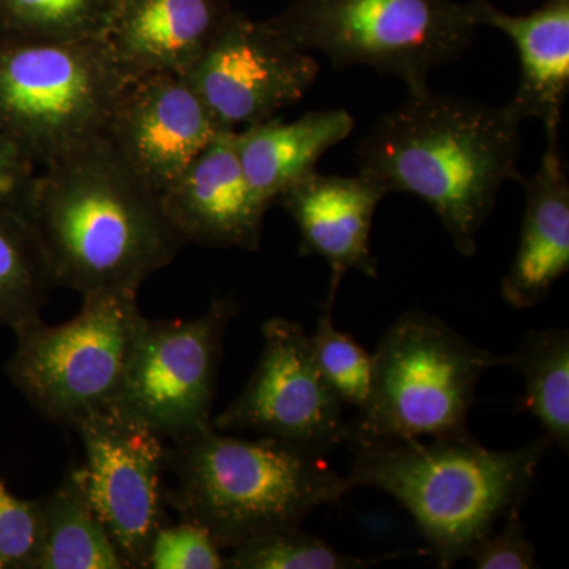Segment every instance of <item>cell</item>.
Listing matches in <instances>:
<instances>
[{"label": "cell", "instance_id": "cell-28", "mask_svg": "<svg viewBox=\"0 0 569 569\" xmlns=\"http://www.w3.org/2000/svg\"><path fill=\"white\" fill-rule=\"evenodd\" d=\"M503 527L493 529L471 549L468 559L477 569H535L539 568L537 549L527 537L520 509L501 520Z\"/></svg>", "mask_w": 569, "mask_h": 569}, {"label": "cell", "instance_id": "cell-17", "mask_svg": "<svg viewBox=\"0 0 569 569\" xmlns=\"http://www.w3.org/2000/svg\"><path fill=\"white\" fill-rule=\"evenodd\" d=\"M548 144L537 173L520 179L526 212L518 250L501 282V296L516 309L548 298L569 269V178L560 132H546Z\"/></svg>", "mask_w": 569, "mask_h": 569}, {"label": "cell", "instance_id": "cell-2", "mask_svg": "<svg viewBox=\"0 0 569 569\" xmlns=\"http://www.w3.org/2000/svg\"><path fill=\"white\" fill-rule=\"evenodd\" d=\"M31 223L54 287L82 299L137 296L187 246L160 193L104 140L44 167Z\"/></svg>", "mask_w": 569, "mask_h": 569}, {"label": "cell", "instance_id": "cell-23", "mask_svg": "<svg viewBox=\"0 0 569 569\" xmlns=\"http://www.w3.org/2000/svg\"><path fill=\"white\" fill-rule=\"evenodd\" d=\"M119 0H0V36L108 39Z\"/></svg>", "mask_w": 569, "mask_h": 569}, {"label": "cell", "instance_id": "cell-4", "mask_svg": "<svg viewBox=\"0 0 569 569\" xmlns=\"http://www.w3.org/2000/svg\"><path fill=\"white\" fill-rule=\"evenodd\" d=\"M168 508L211 535L222 550L301 527L307 516L351 492L326 456L279 438H239L206 427L168 448Z\"/></svg>", "mask_w": 569, "mask_h": 569}, {"label": "cell", "instance_id": "cell-29", "mask_svg": "<svg viewBox=\"0 0 569 569\" xmlns=\"http://www.w3.org/2000/svg\"><path fill=\"white\" fill-rule=\"evenodd\" d=\"M36 162L0 130V208L31 222L36 200Z\"/></svg>", "mask_w": 569, "mask_h": 569}, {"label": "cell", "instance_id": "cell-18", "mask_svg": "<svg viewBox=\"0 0 569 569\" xmlns=\"http://www.w3.org/2000/svg\"><path fill=\"white\" fill-rule=\"evenodd\" d=\"M478 26L503 32L520 62L518 91L511 104L520 118L537 119L546 132H560L569 92V0H548L527 14H509L492 0H470Z\"/></svg>", "mask_w": 569, "mask_h": 569}, {"label": "cell", "instance_id": "cell-9", "mask_svg": "<svg viewBox=\"0 0 569 569\" xmlns=\"http://www.w3.org/2000/svg\"><path fill=\"white\" fill-rule=\"evenodd\" d=\"M234 298L213 299L192 320L144 318L114 406L171 441L212 426V406Z\"/></svg>", "mask_w": 569, "mask_h": 569}, {"label": "cell", "instance_id": "cell-15", "mask_svg": "<svg viewBox=\"0 0 569 569\" xmlns=\"http://www.w3.org/2000/svg\"><path fill=\"white\" fill-rule=\"evenodd\" d=\"M168 219L186 238L204 247L260 249L268 206L247 181L234 144L223 130L186 171L160 193Z\"/></svg>", "mask_w": 569, "mask_h": 569}, {"label": "cell", "instance_id": "cell-21", "mask_svg": "<svg viewBox=\"0 0 569 569\" xmlns=\"http://www.w3.org/2000/svg\"><path fill=\"white\" fill-rule=\"evenodd\" d=\"M505 365L518 370L526 385L520 410L533 415L552 447L569 451V331H530Z\"/></svg>", "mask_w": 569, "mask_h": 569}, {"label": "cell", "instance_id": "cell-22", "mask_svg": "<svg viewBox=\"0 0 569 569\" xmlns=\"http://www.w3.org/2000/svg\"><path fill=\"white\" fill-rule=\"evenodd\" d=\"M51 288L50 263L32 223L0 208V325L17 331L40 321Z\"/></svg>", "mask_w": 569, "mask_h": 569}, {"label": "cell", "instance_id": "cell-3", "mask_svg": "<svg viewBox=\"0 0 569 569\" xmlns=\"http://www.w3.org/2000/svg\"><path fill=\"white\" fill-rule=\"evenodd\" d=\"M347 447L353 452L346 477L350 489L373 488L395 498L417 522L438 568L449 569L522 508L552 445L541 437L522 448L493 451L466 433Z\"/></svg>", "mask_w": 569, "mask_h": 569}, {"label": "cell", "instance_id": "cell-8", "mask_svg": "<svg viewBox=\"0 0 569 569\" xmlns=\"http://www.w3.org/2000/svg\"><path fill=\"white\" fill-rule=\"evenodd\" d=\"M144 316L137 296L82 299L77 317L59 326L43 320L17 329L6 376L54 425L73 427L121 395Z\"/></svg>", "mask_w": 569, "mask_h": 569}, {"label": "cell", "instance_id": "cell-5", "mask_svg": "<svg viewBox=\"0 0 569 569\" xmlns=\"http://www.w3.org/2000/svg\"><path fill=\"white\" fill-rule=\"evenodd\" d=\"M129 81L108 39L0 36V130L47 167L104 140Z\"/></svg>", "mask_w": 569, "mask_h": 569}, {"label": "cell", "instance_id": "cell-27", "mask_svg": "<svg viewBox=\"0 0 569 569\" xmlns=\"http://www.w3.org/2000/svg\"><path fill=\"white\" fill-rule=\"evenodd\" d=\"M146 569H224L223 550L194 523H164L152 539Z\"/></svg>", "mask_w": 569, "mask_h": 569}, {"label": "cell", "instance_id": "cell-7", "mask_svg": "<svg viewBox=\"0 0 569 569\" xmlns=\"http://www.w3.org/2000/svg\"><path fill=\"white\" fill-rule=\"evenodd\" d=\"M263 22L291 48L323 52L336 70L370 67L408 89L463 56L479 28L458 0H293Z\"/></svg>", "mask_w": 569, "mask_h": 569}, {"label": "cell", "instance_id": "cell-19", "mask_svg": "<svg viewBox=\"0 0 569 569\" xmlns=\"http://www.w3.org/2000/svg\"><path fill=\"white\" fill-rule=\"evenodd\" d=\"M346 110L309 111L295 122L271 118L234 130L239 162L253 192L268 208L280 194L313 173L318 160L353 132Z\"/></svg>", "mask_w": 569, "mask_h": 569}, {"label": "cell", "instance_id": "cell-20", "mask_svg": "<svg viewBox=\"0 0 569 569\" xmlns=\"http://www.w3.org/2000/svg\"><path fill=\"white\" fill-rule=\"evenodd\" d=\"M43 541L33 569H127L121 553L93 508L80 467L39 498Z\"/></svg>", "mask_w": 569, "mask_h": 569}, {"label": "cell", "instance_id": "cell-10", "mask_svg": "<svg viewBox=\"0 0 569 569\" xmlns=\"http://www.w3.org/2000/svg\"><path fill=\"white\" fill-rule=\"evenodd\" d=\"M263 351L241 395L212 419L219 432H253L328 456L347 445L348 419L313 359L310 336L287 318L261 326Z\"/></svg>", "mask_w": 569, "mask_h": 569}, {"label": "cell", "instance_id": "cell-1", "mask_svg": "<svg viewBox=\"0 0 569 569\" xmlns=\"http://www.w3.org/2000/svg\"><path fill=\"white\" fill-rule=\"evenodd\" d=\"M519 112L475 102L429 84L373 123L356 149L359 173L389 193L415 194L430 206L463 257L478 252V234L501 187L520 181Z\"/></svg>", "mask_w": 569, "mask_h": 569}, {"label": "cell", "instance_id": "cell-12", "mask_svg": "<svg viewBox=\"0 0 569 569\" xmlns=\"http://www.w3.org/2000/svg\"><path fill=\"white\" fill-rule=\"evenodd\" d=\"M318 73L316 58L284 43L263 21L233 10L208 51L182 77L219 129L236 130L299 102Z\"/></svg>", "mask_w": 569, "mask_h": 569}, {"label": "cell", "instance_id": "cell-26", "mask_svg": "<svg viewBox=\"0 0 569 569\" xmlns=\"http://www.w3.org/2000/svg\"><path fill=\"white\" fill-rule=\"evenodd\" d=\"M43 541L40 500L13 496L0 478V569H33Z\"/></svg>", "mask_w": 569, "mask_h": 569}, {"label": "cell", "instance_id": "cell-11", "mask_svg": "<svg viewBox=\"0 0 569 569\" xmlns=\"http://www.w3.org/2000/svg\"><path fill=\"white\" fill-rule=\"evenodd\" d=\"M73 429L84 447L80 470L93 508L127 569L148 568L152 539L167 523L164 438L116 407L86 415Z\"/></svg>", "mask_w": 569, "mask_h": 569}, {"label": "cell", "instance_id": "cell-16", "mask_svg": "<svg viewBox=\"0 0 569 569\" xmlns=\"http://www.w3.org/2000/svg\"><path fill=\"white\" fill-rule=\"evenodd\" d=\"M228 0H119L108 40L129 80L186 73L222 31Z\"/></svg>", "mask_w": 569, "mask_h": 569}, {"label": "cell", "instance_id": "cell-14", "mask_svg": "<svg viewBox=\"0 0 569 569\" xmlns=\"http://www.w3.org/2000/svg\"><path fill=\"white\" fill-rule=\"evenodd\" d=\"M387 187L370 176H328L317 171L288 187L276 204L293 219L301 257H320L331 269L328 299L336 305L337 290L348 271L377 279L378 261L370 247L373 216Z\"/></svg>", "mask_w": 569, "mask_h": 569}, {"label": "cell", "instance_id": "cell-6", "mask_svg": "<svg viewBox=\"0 0 569 569\" xmlns=\"http://www.w3.org/2000/svg\"><path fill=\"white\" fill-rule=\"evenodd\" d=\"M505 356L475 346L426 310H408L372 355L366 406L348 421L347 445L466 436L481 377Z\"/></svg>", "mask_w": 569, "mask_h": 569}, {"label": "cell", "instance_id": "cell-24", "mask_svg": "<svg viewBox=\"0 0 569 569\" xmlns=\"http://www.w3.org/2000/svg\"><path fill=\"white\" fill-rule=\"evenodd\" d=\"M406 552L380 557L346 556L301 527L268 531L224 556V569H365Z\"/></svg>", "mask_w": 569, "mask_h": 569}, {"label": "cell", "instance_id": "cell-25", "mask_svg": "<svg viewBox=\"0 0 569 569\" xmlns=\"http://www.w3.org/2000/svg\"><path fill=\"white\" fill-rule=\"evenodd\" d=\"M335 305L325 302L316 335L310 336L313 359L326 383L343 406L361 410L372 380V355L335 325Z\"/></svg>", "mask_w": 569, "mask_h": 569}, {"label": "cell", "instance_id": "cell-13", "mask_svg": "<svg viewBox=\"0 0 569 569\" xmlns=\"http://www.w3.org/2000/svg\"><path fill=\"white\" fill-rule=\"evenodd\" d=\"M223 132L182 74L149 73L122 89L104 141L112 151L162 193L201 151Z\"/></svg>", "mask_w": 569, "mask_h": 569}]
</instances>
